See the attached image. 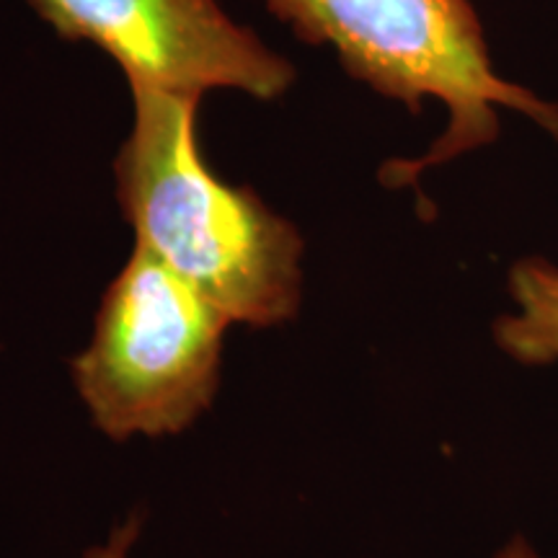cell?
Wrapping results in <instances>:
<instances>
[{
  "mask_svg": "<svg viewBox=\"0 0 558 558\" xmlns=\"http://www.w3.org/2000/svg\"><path fill=\"white\" fill-rule=\"evenodd\" d=\"M135 124L117 153V199L148 248L233 324L269 329L303 300V235L202 156L197 96L132 88Z\"/></svg>",
  "mask_w": 558,
  "mask_h": 558,
  "instance_id": "cell-1",
  "label": "cell"
},
{
  "mask_svg": "<svg viewBox=\"0 0 558 558\" xmlns=\"http://www.w3.org/2000/svg\"><path fill=\"white\" fill-rule=\"evenodd\" d=\"M305 45H329L341 68L411 114L435 99L448 128L414 160H388L380 181L414 186L424 171L497 143L499 109L520 111L558 143V104L501 78L471 0H264Z\"/></svg>",
  "mask_w": 558,
  "mask_h": 558,
  "instance_id": "cell-2",
  "label": "cell"
},
{
  "mask_svg": "<svg viewBox=\"0 0 558 558\" xmlns=\"http://www.w3.org/2000/svg\"><path fill=\"white\" fill-rule=\"evenodd\" d=\"M233 324L148 248H132L96 313L73 383L109 439L190 429L220 388L222 339Z\"/></svg>",
  "mask_w": 558,
  "mask_h": 558,
  "instance_id": "cell-3",
  "label": "cell"
},
{
  "mask_svg": "<svg viewBox=\"0 0 558 558\" xmlns=\"http://www.w3.org/2000/svg\"><path fill=\"white\" fill-rule=\"evenodd\" d=\"M68 41H90L120 62L130 86L197 96L239 88L282 96L295 68L239 26L218 0H26Z\"/></svg>",
  "mask_w": 558,
  "mask_h": 558,
  "instance_id": "cell-4",
  "label": "cell"
},
{
  "mask_svg": "<svg viewBox=\"0 0 558 558\" xmlns=\"http://www.w3.org/2000/svg\"><path fill=\"white\" fill-rule=\"evenodd\" d=\"M514 313L494 320V341L520 365L558 360V267L543 256L514 262L507 277Z\"/></svg>",
  "mask_w": 558,
  "mask_h": 558,
  "instance_id": "cell-5",
  "label": "cell"
},
{
  "mask_svg": "<svg viewBox=\"0 0 558 558\" xmlns=\"http://www.w3.org/2000/svg\"><path fill=\"white\" fill-rule=\"evenodd\" d=\"M140 525H143L140 518H130L128 522H122V525L109 535L107 543L94 546L83 558H128L130 548L137 543Z\"/></svg>",
  "mask_w": 558,
  "mask_h": 558,
  "instance_id": "cell-6",
  "label": "cell"
},
{
  "mask_svg": "<svg viewBox=\"0 0 558 558\" xmlns=\"http://www.w3.org/2000/svg\"><path fill=\"white\" fill-rule=\"evenodd\" d=\"M494 558H541V556H538V550H535L525 538H522V535H514V538H509L507 546L501 548Z\"/></svg>",
  "mask_w": 558,
  "mask_h": 558,
  "instance_id": "cell-7",
  "label": "cell"
}]
</instances>
